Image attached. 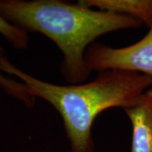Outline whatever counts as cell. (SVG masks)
Wrapping results in <instances>:
<instances>
[{"mask_svg":"<svg viewBox=\"0 0 152 152\" xmlns=\"http://www.w3.org/2000/svg\"><path fill=\"white\" fill-rule=\"evenodd\" d=\"M0 15L26 32L51 39L63 53L61 74L70 85L82 84L91 75L86 53L96 38L143 25L134 17L61 0H0Z\"/></svg>","mask_w":152,"mask_h":152,"instance_id":"cell-1","label":"cell"},{"mask_svg":"<svg viewBox=\"0 0 152 152\" xmlns=\"http://www.w3.org/2000/svg\"><path fill=\"white\" fill-rule=\"evenodd\" d=\"M1 70L20 79L35 97L47 101L63 118L70 152H94L92 126L102 112L113 107L129 109L152 88L151 76L124 69L99 72L86 84L59 86L26 74L9 59L0 63Z\"/></svg>","mask_w":152,"mask_h":152,"instance_id":"cell-2","label":"cell"},{"mask_svg":"<svg viewBox=\"0 0 152 152\" xmlns=\"http://www.w3.org/2000/svg\"><path fill=\"white\" fill-rule=\"evenodd\" d=\"M86 61L91 72L124 69L152 77V26L139 42L124 48L94 42L87 49Z\"/></svg>","mask_w":152,"mask_h":152,"instance_id":"cell-3","label":"cell"},{"mask_svg":"<svg viewBox=\"0 0 152 152\" xmlns=\"http://www.w3.org/2000/svg\"><path fill=\"white\" fill-rule=\"evenodd\" d=\"M124 111L133 128L131 152H152V88L135 107Z\"/></svg>","mask_w":152,"mask_h":152,"instance_id":"cell-4","label":"cell"},{"mask_svg":"<svg viewBox=\"0 0 152 152\" xmlns=\"http://www.w3.org/2000/svg\"><path fill=\"white\" fill-rule=\"evenodd\" d=\"M78 3L90 9L134 17L149 28L152 26V0H80Z\"/></svg>","mask_w":152,"mask_h":152,"instance_id":"cell-5","label":"cell"},{"mask_svg":"<svg viewBox=\"0 0 152 152\" xmlns=\"http://www.w3.org/2000/svg\"><path fill=\"white\" fill-rule=\"evenodd\" d=\"M5 59H7V57L4 54V49L0 47V62ZM1 71L0 67V88L10 96L22 102L26 107H32L35 105L37 98L30 92L26 85L23 82H19L10 78H7L1 74Z\"/></svg>","mask_w":152,"mask_h":152,"instance_id":"cell-6","label":"cell"},{"mask_svg":"<svg viewBox=\"0 0 152 152\" xmlns=\"http://www.w3.org/2000/svg\"><path fill=\"white\" fill-rule=\"evenodd\" d=\"M0 34L17 50H25L29 47L28 33L10 24L1 15Z\"/></svg>","mask_w":152,"mask_h":152,"instance_id":"cell-7","label":"cell"}]
</instances>
